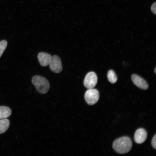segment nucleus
I'll return each mask as SVG.
<instances>
[{
  "label": "nucleus",
  "instance_id": "nucleus-1",
  "mask_svg": "<svg viewBox=\"0 0 156 156\" xmlns=\"http://www.w3.org/2000/svg\"><path fill=\"white\" fill-rule=\"evenodd\" d=\"M132 145V142L129 137L123 136L115 140L113 143L112 147L116 152L123 154L129 151Z\"/></svg>",
  "mask_w": 156,
  "mask_h": 156
},
{
  "label": "nucleus",
  "instance_id": "nucleus-2",
  "mask_svg": "<svg viewBox=\"0 0 156 156\" xmlns=\"http://www.w3.org/2000/svg\"><path fill=\"white\" fill-rule=\"evenodd\" d=\"M31 81L36 90L40 93L44 94L48 91L49 84L48 81L44 77L39 75L34 76Z\"/></svg>",
  "mask_w": 156,
  "mask_h": 156
},
{
  "label": "nucleus",
  "instance_id": "nucleus-3",
  "mask_svg": "<svg viewBox=\"0 0 156 156\" xmlns=\"http://www.w3.org/2000/svg\"><path fill=\"white\" fill-rule=\"evenodd\" d=\"M99 93L95 89H88L86 92L84 98L87 103L90 105H93L96 103L99 100Z\"/></svg>",
  "mask_w": 156,
  "mask_h": 156
},
{
  "label": "nucleus",
  "instance_id": "nucleus-4",
  "mask_svg": "<svg viewBox=\"0 0 156 156\" xmlns=\"http://www.w3.org/2000/svg\"><path fill=\"white\" fill-rule=\"evenodd\" d=\"M97 77L93 72L88 73L86 75L83 81L84 86L87 88H93L96 86L97 82Z\"/></svg>",
  "mask_w": 156,
  "mask_h": 156
},
{
  "label": "nucleus",
  "instance_id": "nucleus-5",
  "mask_svg": "<svg viewBox=\"0 0 156 156\" xmlns=\"http://www.w3.org/2000/svg\"><path fill=\"white\" fill-rule=\"evenodd\" d=\"M49 65L50 70L55 73H59L62 70L61 60L57 55H54L51 56Z\"/></svg>",
  "mask_w": 156,
  "mask_h": 156
},
{
  "label": "nucleus",
  "instance_id": "nucleus-6",
  "mask_svg": "<svg viewBox=\"0 0 156 156\" xmlns=\"http://www.w3.org/2000/svg\"><path fill=\"white\" fill-rule=\"evenodd\" d=\"M131 79L133 83L138 88L144 90L148 89V86L147 82L138 75L133 74L131 76Z\"/></svg>",
  "mask_w": 156,
  "mask_h": 156
},
{
  "label": "nucleus",
  "instance_id": "nucleus-7",
  "mask_svg": "<svg viewBox=\"0 0 156 156\" xmlns=\"http://www.w3.org/2000/svg\"><path fill=\"white\" fill-rule=\"evenodd\" d=\"M147 135V133L145 129L142 128L138 129L134 134L135 141L137 144H142L146 140Z\"/></svg>",
  "mask_w": 156,
  "mask_h": 156
},
{
  "label": "nucleus",
  "instance_id": "nucleus-8",
  "mask_svg": "<svg viewBox=\"0 0 156 156\" xmlns=\"http://www.w3.org/2000/svg\"><path fill=\"white\" fill-rule=\"evenodd\" d=\"M37 57L40 65L42 66H46L49 64L51 56L49 53L41 52L38 54Z\"/></svg>",
  "mask_w": 156,
  "mask_h": 156
},
{
  "label": "nucleus",
  "instance_id": "nucleus-9",
  "mask_svg": "<svg viewBox=\"0 0 156 156\" xmlns=\"http://www.w3.org/2000/svg\"><path fill=\"white\" fill-rule=\"evenodd\" d=\"M11 113V109L9 107L3 106H0V120L8 118Z\"/></svg>",
  "mask_w": 156,
  "mask_h": 156
},
{
  "label": "nucleus",
  "instance_id": "nucleus-10",
  "mask_svg": "<svg viewBox=\"0 0 156 156\" xmlns=\"http://www.w3.org/2000/svg\"><path fill=\"white\" fill-rule=\"evenodd\" d=\"M10 124L9 120L6 118L0 120V134L4 133L7 130Z\"/></svg>",
  "mask_w": 156,
  "mask_h": 156
},
{
  "label": "nucleus",
  "instance_id": "nucleus-11",
  "mask_svg": "<svg viewBox=\"0 0 156 156\" xmlns=\"http://www.w3.org/2000/svg\"><path fill=\"white\" fill-rule=\"evenodd\" d=\"M107 77L109 82L112 83H115L117 80L116 75L114 71L112 70H110L108 71Z\"/></svg>",
  "mask_w": 156,
  "mask_h": 156
},
{
  "label": "nucleus",
  "instance_id": "nucleus-12",
  "mask_svg": "<svg viewBox=\"0 0 156 156\" xmlns=\"http://www.w3.org/2000/svg\"><path fill=\"white\" fill-rule=\"evenodd\" d=\"M7 44V42L5 40H2L0 42V57L6 49Z\"/></svg>",
  "mask_w": 156,
  "mask_h": 156
},
{
  "label": "nucleus",
  "instance_id": "nucleus-13",
  "mask_svg": "<svg viewBox=\"0 0 156 156\" xmlns=\"http://www.w3.org/2000/svg\"><path fill=\"white\" fill-rule=\"evenodd\" d=\"M151 144L153 147L156 149V134L154 136L151 141Z\"/></svg>",
  "mask_w": 156,
  "mask_h": 156
},
{
  "label": "nucleus",
  "instance_id": "nucleus-14",
  "mask_svg": "<svg viewBox=\"0 0 156 156\" xmlns=\"http://www.w3.org/2000/svg\"><path fill=\"white\" fill-rule=\"evenodd\" d=\"M156 3L155 2L152 5L151 8V10L152 12L155 14H156Z\"/></svg>",
  "mask_w": 156,
  "mask_h": 156
},
{
  "label": "nucleus",
  "instance_id": "nucleus-15",
  "mask_svg": "<svg viewBox=\"0 0 156 156\" xmlns=\"http://www.w3.org/2000/svg\"><path fill=\"white\" fill-rule=\"evenodd\" d=\"M154 72L155 73V74H156V68L155 67L154 69Z\"/></svg>",
  "mask_w": 156,
  "mask_h": 156
}]
</instances>
